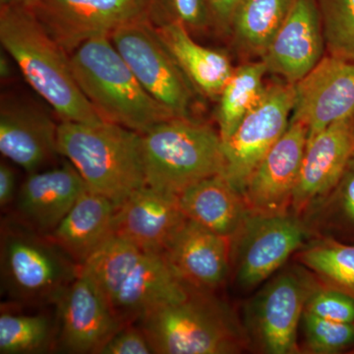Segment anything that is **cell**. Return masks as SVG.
I'll return each instance as SVG.
<instances>
[{
    "mask_svg": "<svg viewBox=\"0 0 354 354\" xmlns=\"http://www.w3.org/2000/svg\"><path fill=\"white\" fill-rule=\"evenodd\" d=\"M0 41L26 81L62 121H104L77 84L67 51L46 31L32 7L1 6Z\"/></svg>",
    "mask_w": 354,
    "mask_h": 354,
    "instance_id": "6da1fadb",
    "label": "cell"
},
{
    "mask_svg": "<svg viewBox=\"0 0 354 354\" xmlns=\"http://www.w3.org/2000/svg\"><path fill=\"white\" fill-rule=\"evenodd\" d=\"M83 268L123 326L138 323L156 307L181 299L189 291L162 254L120 237H111Z\"/></svg>",
    "mask_w": 354,
    "mask_h": 354,
    "instance_id": "7a4b0ae2",
    "label": "cell"
},
{
    "mask_svg": "<svg viewBox=\"0 0 354 354\" xmlns=\"http://www.w3.org/2000/svg\"><path fill=\"white\" fill-rule=\"evenodd\" d=\"M57 146L88 189L116 206L147 185L141 133L108 121H62Z\"/></svg>",
    "mask_w": 354,
    "mask_h": 354,
    "instance_id": "3957f363",
    "label": "cell"
},
{
    "mask_svg": "<svg viewBox=\"0 0 354 354\" xmlns=\"http://www.w3.org/2000/svg\"><path fill=\"white\" fill-rule=\"evenodd\" d=\"M216 292L190 286L185 297L156 307L136 323L156 354H237L250 349L241 319Z\"/></svg>",
    "mask_w": 354,
    "mask_h": 354,
    "instance_id": "277c9868",
    "label": "cell"
},
{
    "mask_svg": "<svg viewBox=\"0 0 354 354\" xmlns=\"http://www.w3.org/2000/svg\"><path fill=\"white\" fill-rule=\"evenodd\" d=\"M76 82L102 120L143 134L174 118L137 80L111 37L88 39L71 53Z\"/></svg>",
    "mask_w": 354,
    "mask_h": 354,
    "instance_id": "5b68a950",
    "label": "cell"
},
{
    "mask_svg": "<svg viewBox=\"0 0 354 354\" xmlns=\"http://www.w3.org/2000/svg\"><path fill=\"white\" fill-rule=\"evenodd\" d=\"M82 267L48 235L21 223L12 215L1 221V295L20 306L55 305L80 274Z\"/></svg>",
    "mask_w": 354,
    "mask_h": 354,
    "instance_id": "8992f818",
    "label": "cell"
},
{
    "mask_svg": "<svg viewBox=\"0 0 354 354\" xmlns=\"http://www.w3.org/2000/svg\"><path fill=\"white\" fill-rule=\"evenodd\" d=\"M146 184L178 195L203 179L225 174L218 131L190 118H172L142 134Z\"/></svg>",
    "mask_w": 354,
    "mask_h": 354,
    "instance_id": "52a82bcc",
    "label": "cell"
},
{
    "mask_svg": "<svg viewBox=\"0 0 354 354\" xmlns=\"http://www.w3.org/2000/svg\"><path fill=\"white\" fill-rule=\"evenodd\" d=\"M316 277L302 265L291 266L247 301L244 330L250 349L265 354H298V330Z\"/></svg>",
    "mask_w": 354,
    "mask_h": 354,
    "instance_id": "ba28073f",
    "label": "cell"
},
{
    "mask_svg": "<svg viewBox=\"0 0 354 354\" xmlns=\"http://www.w3.org/2000/svg\"><path fill=\"white\" fill-rule=\"evenodd\" d=\"M137 80L174 118H189L194 86L149 19L122 26L111 35Z\"/></svg>",
    "mask_w": 354,
    "mask_h": 354,
    "instance_id": "9c48e42d",
    "label": "cell"
},
{
    "mask_svg": "<svg viewBox=\"0 0 354 354\" xmlns=\"http://www.w3.org/2000/svg\"><path fill=\"white\" fill-rule=\"evenodd\" d=\"M300 216L254 215L232 239V270L239 288L252 290L271 279L312 239Z\"/></svg>",
    "mask_w": 354,
    "mask_h": 354,
    "instance_id": "30bf717a",
    "label": "cell"
},
{
    "mask_svg": "<svg viewBox=\"0 0 354 354\" xmlns=\"http://www.w3.org/2000/svg\"><path fill=\"white\" fill-rule=\"evenodd\" d=\"M295 99V85L283 83L266 87L262 99L234 134L223 142V176L239 192L243 193L254 169L288 129Z\"/></svg>",
    "mask_w": 354,
    "mask_h": 354,
    "instance_id": "8fae6325",
    "label": "cell"
},
{
    "mask_svg": "<svg viewBox=\"0 0 354 354\" xmlns=\"http://www.w3.org/2000/svg\"><path fill=\"white\" fill-rule=\"evenodd\" d=\"M41 24L67 53L122 26L149 19L148 0H39L32 7Z\"/></svg>",
    "mask_w": 354,
    "mask_h": 354,
    "instance_id": "7c38bea8",
    "label": "cell"
},
{
    "mask_svg": "<svg viewBox=\"0 0 354 354\" xmlns=\"http://www.w3.org/2000/svg\"><path fill=\"white\" fill-rule=\"evenodd\" d=\"M55 306V351L62 353L99 354L106 342L123 327L101 288L83 267Z\"/></svg>",
    "mask_w": 354,
    "mask_h": 354,
    "instance_id": "4fadbf2b",
    "label": "cell"
},
{
    "mask_svg": "<svg viewBox=\"0 0 354 354\" xmlns=\"http://www.w3.org/2000/svg\"><path fill=\"white\" fill-rule=\"evenodd\" d=\"M308 130L300 121L290 120L288 129L263 158L244 188L249 213L281 216L291 213Z\"/></svg>",
    "mask_w": 354,
    "mask_h": 354,
    "instance_id": "5bb4252c",
    "label": "cell"
},
{
    "mask_svg": "<svg viewBox=\"0 0 354 354\" xmlns=\"http://www.w3.org/2000/svg\"><path fill=\"white\" fill-rule=\"evenodd\" d=\"M290 120L300 121L308 139L354 115V62L327 55L295 85ZM307 139V140H308Z\"/></svg>",
    "mask_w": 354,
    "mask_h": 354,
    "instance_id": "9a60e30c",
    "label": "cell"
},
{
    "mask_svg": "<svg viewBox=\"0 0 354 354\" xmlns=\"http://www.w3.org/2000/svg\"><path fill=\"white\" fill-rule=\"evenodd\" d=\"M354 155V115L321 130L307 140L291 213L304 215L341 178Z\"/></svg>",
    "mask_w": 354,
    "mask_h": 354,
    "instance_id": "2e32d148",
    "label": "cell"
},
{
    "mask_svg": "<svg viewBox=\"0 0 354 354\" xmlns=\"http://www.w3.org/2000/svg\"><path fill=\"white\" fill-rule=\"evenodd\" d=\"M325 48L318 1L297 0L261 60L268 72L295 85L321 62Z\"/></svg>",
    "mask_w": 354,
    "mask_h": 354,
    "instance_id": "e0dca14e",
    "label": "cell"
},
{
    "mask_svg": "<svg viewBox=\"0 0 354 354\" xmlns=\"http://www.w3.org/2000/svg\"><path fill=\"white\" fill-rule=\"evenodd\" d=\"M186 220L178 195L145 185L116 206L113 236L162 254Z\"/></svg>",
    "mask_w": 354,
    "mask_h": 354,
    "instance_id": "ac0fdd59",
    "label": "cell"
},
{
    "mask_svg": "<svg viewBox=\"0 0 354 354\" xmlns=\"http://www.w3.org/2000/svg\"><path fill=\"white\" fill-rule=\"evenodd\" d=\"M171 269L193 288L216 291L232 272V239L187 218L165 247Z\"/></svg>",
    "mask_w": 354,
    "mask_h": 354,
    "instance_id": "d6986e66",
    "label": "cell"
},
{
    "mask_svg": "<svg viewBox=\"0 0 354 354\" xmlns=\"http://www.w3.org/2000/svg\"><path fill=\"white\" fill-rule=\"evenodd\" d=\"M87 188L70 162L32 172L18 188L11 215L35 232L50 235Z\"/></svg>",
    "mask_w": 354,
    "mask_h": 354,
    "instance_id": "ffe728a7",
    "label": "cell"
},
{
    "mask_svg": "<svg viewBox=\"0 0 354 354\" xmlns=\"http://www.w3.org/2000/svg\"><path fill=\"white\" fill-rule=\"evenodd\" d=\"M57 127L38 109L2 104L0 152L28 174L39 171L58 152Z\"/></svg>",
    "mask_w": 354,
    "mask_h": 354,
    "instance_id": "44dd1931",
    "label": "cell"
},
{
    "mask_svg": "<svg viewBox=\"0 0 354 354\" xmlns=\"http://www.w3.org/2000/svg\"><path fill=\"white\" fill-rule=\"evenodd\" d=\"M115 209L111 200L87 188L48 236L83 267L113 236Z\"/></svg>",
    "mask_w": 354,
    "mask_h": 354,
    "instance_id": "7402d4cb",
    "label": "cell"
},
{
    "mask_svg": "<svg viewBox=\"0 0 354 354\" xmlns=\"http://www.w3.org/2000/svg\"><path fill=\"white\" fill-rule=\"evenodd\" d=\"M184 215L215 234L232 239L249 215L243 195L223 174L209 176L178 194Z\"/></svg>",
    "mask_w": 354,
    "mask_h": 354,
    "instance_id": "603a6c76",
    "label": "cell"
},
{
    "mask_svg": "<svg viewBox=\"0 0 354 354\" xmlns=\"http://www.w3.org/2000/svg\"><path fill=\"white\" fill-rule=\"evenodd\" d=\"M156 29L195 88L212 99L218 97L234 70L227 55L197 44L183 23H167Z\"/></svg>",
    "mask_w": 354,
    "mask_h": 354,
    "instance_id": "cb8c5ba5",
    "label": "cell"
},
{
    "mask_svg": "<svg viewBox=\"0 0 354 354\" xmlns=\"http://www.w3.org/2000/svg\"><path fill=\"white\" fill-rule=\"evenodd\" d=\"M297 0H241L230 30L242 50L262 57L288 19Z\"/></svg>",
    "mask_w": 354,
    "mask_h": 354,
    "instance_id": "d4e9b609",
    "label": "cell"
},
{
    "mask_svg": "<svg viewBox=\"0 0 354 354\" xmlns=\"http://www.w3.org/2000/svg\"><path fill=\"white\" fill-rule=\"evenodd\" d=\"M300 218L313 237L354 241V155L334 188Z\"/></svg>",
    "mask_w": 354,
    "mask_h": 354,
    "instance_id": "484cf974",
    "label": "cell"
},
{
    "mask_svg": "<svg viewBox=\"0 0 354 354\" xmlns=\"http://www.w3.org/2000/svg\"><path fill=\"white\" fill-rule=\"evenodd\" d=\"M268 69L262 60L234 68L218 95L216 121L223 142L227 141L264 95Z\"/></svg>",
    "mask_w": 354,
    "mask_h": 354,
    "instance_id": "4316f807",
    "label": "cell"
},
{
    "mask_svg": "<svg viewBox=\"0 0 354 354\" xmlns=\"http://www.w3.org/2000/svg\"><path fill=\"white\" fill-rule=\"evenodd\" d=\"M295 259L324 285L354 298V244L315 236L295 254Z\"/></svg>",
    "mask_w": 354,
    "mask_h": 354,
    "instance_id": "83f0119b",
    "label": "cell"
},
{
    "mask_svg": "<svg viewBox=\"0 0 354 354\" xmlns=\"http://www.w3.org/2000/svg\"><path fill=\"white\" fill-rule=\"evenodd\" d=\"M57 342L55 316L25 314L1 305L0 353L38 354L55 351Z\"/></svg>",
    "mask_w": 354,
    "mask_h": 354,
    "instance_id": "f1b7e54d",
    "label": "cell"
},
{
    "mask_svg": "<svg viewBox=\"0 0 354 354\" xmlns=\"http://www.w3.org/2000/svg\"><path fill=\"white\" fill-rule=\"evenodd\" d=\"M330 55L354 62V0H317Z\"/></svg>",
    "mask_w": 354,
    "mask_h": 354,
    "instance_id": "f546056e",
    "label": "cell"
},
{
    "mask_svg": "<svg viewBox=\"0 0 354 354\" xmlns=\"http://www.w3.org/2000/svg\"><path fill=\"white\" fill-rule=\"evenodd\" d=\"M300 329L301 353L337 354L354 348V323L335 322L304 312Z\"/></svg>",
    "mask_w": 354,
    "mask_h": 354,
    "instance_id": "4dcf8cb0",
    "label": "cell"
},
{
    "mask_svg": "<svg viewBox=\"0 0 354 354\" xmlns=\"http://www.w3.org/2000/svg\"><path fill=\"white\" fill-rule=\"evenodd\" d=\"M149 20L156 27L183 23L188 30L202 31L214 24L207 0H148Z\"/></svg>",
    "mask_w": 354,
    "mask_h": 354,
    "instance_id": "1f68e13d",
    "label": "cell"
},
{
    "mask_svg": "<svg viewBox=\"0 0 354 354\" xmlns=\"http://www.w3.org/2000/svg\"><path fill=\"white\" fill-rule=\"evenodd\" d=\"M304 312L335 322L354 323V298L317 279Z\"/></svg>",
    "mask_w": 354,
    "mask_h": 354,
    "instance_id": "d6a6232c",
    "label": "cell"
},
{
    "mask_svg": "<svg viewBox=\"0 0 354 354\" xmlns=\"http://www.w3.org/2000/svg\"><path fill=\"white\" fill-rule=\"evenodd\" d=\"M156 354L148 335L138 324L123 326L102 346L99 354Z\"/></svg>",
    "mask_w": 354,
    "mask_h": 354,
    "instance_id": "836d02e7",
    "label": "cell"
},
{
    "mask_svg": "<svg viewBox=\"0 0 354 354\" xmlns=\"http://www.w3.org/2000/svg\"><path fill=\"white\" fill-rule=\"evenodd\" d=\"M15 171L6 162L0 164V207L6 209L14 204L17 196Z\"/></svg>",
    "mask_w": 354,
    "mask_h": 354,
    "instance_id": "e575fe53",
    "label": "cell"
},
{
    "mask_svg": "<svg viewBox=\"0 0 354 354\" xmlns=\"http://www.w3.org/2000/svg\"><path fill=\"white\" fill-rule=\"evenodd\" d=\"M207 1L213 16L214 23L225 29H230L232 14L241 0H207Z\"/></svg>",
    "mask_w": 354,
    "mask_h": 354,
    "instance_id": "d590c367",
    "label": "cell"
},
{
    "mask_svg": "<svg viewBox=\"0 0 354 354\" xmlns=\"http://www.w3.org/2000/svg\"><path fill=\"white\" fill-rule=\"evenodd\" d=\"M39 0H0V6L34 7Z\"/></svg>",
    "mask_w": 354,
    "mask_h": 354,
    "instance_id": "8d00e7d4",
    "label": "cell"
},
{
    "mask_svg": "<svg viewBox=\"0 0 354 354\" xmlns=\"http://www.w3.org/2000/svg\"><path fill=\"white\" fill-rule=\"evenodd\" d=\"M10 64H9L8 60L2 55L1 58H0V73H1L2 78H7V77L10 75Z\"/></svg>",
    "mask_w": 354,
    "mask_h": 354,
    "instance_id": "74e56055",
    "label": "cell"
},
{
    "mask_svg": "<svg viewBox=\"0 0 354 354\" xmlns=\"http://www.w3.org/2000/svg\"><path fill=\"white\" fill-rule=\"evenodd\" d=\"M351 353H354V348H353V351H351Z\"/></svg>",
    "mask_w": 354,
    "mask_h": 354,
    "instance_id": "f35d334b",
    "label": "cell"
}]
</instances>
